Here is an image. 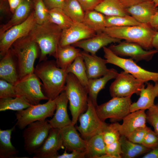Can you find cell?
<instances>
[{
    "mask_svg": "<svg viewBox=\"0 0 158 158\" xmlns=\"http://www.w3.org/2000/svg\"><path fill=\"white\" fill-rule=\"evenodd\" d=\"M34 73L42 81V90L48 100L56 99L64 91L68 73L59 67L56 61L47 60L38 63Z\"/></svg>",
    "mask_w": 158,
    "mask_h": 158,
    "instance_id": "cell-1",
    "label": "cell"
},
{
    "mask_svg": "<svg viewBox=\"0 0 158 158\" xmlns=\"http://www.w3.org/2000/svg\"><path fill=\"white\" fill-rule=\"evenodd\" d=\"M62 29L48 21L37 24L29 34L40 49L39 62L47 60V56L55 57L59 45Z\"/></svg>",
    "mask_w": 158,
    "mask_h": 158,
    "instance_id": "cell-2",
    "label": "cell"
},
{
    "mask_svg": "<svg viewBox=\"0 0 158 158\" xmlns=\"http://www.w3.org/2000/svg\"><path fill=\"white\" fill-rule=\"evenodd\" d=\"M157 31L149 24L106 27L103 31L112 37L138 44L146 50L153 48L152 40Z\"/></svg>",
    "mask_w": 158,
    "mask_h": 158,
    "instance_id": "cell-3",
    "label": "cell"
},
{
    "mask_svg": "<svg viewBox=\"0 0 158 158\" xmlns=\"http://www.w3.org/2000/svg\"><path fill=\"white\" fill-rule=\"evenodd\" d=\"M39 46L30 35L16 41L10 48L16 57L19 79L34 73Z\"/></svg>",
    "mask_w": 158,
    "mask_h": 158,
    "instance_id": "cell-4",
    "label": "cell"
},
{
    "mask_svg": "<svg viewBox=\"0 0 158 158\" xmlns=\"http://www.w3.org/2000/svg\"><path fill=\"white\" fill-rule=\"evenodd\" d=\"M64 91L69 103L73 124H76L80 115L88 107V92L73 74H68Z\"/></svg>",
    "mask_w": 158,
    "mask_h": 158,
    "instance_id": "cell-5",
    "label": "cell"
},
{
    "mask_svg": "<svg viewBox=\"0 0 158 158\" xmlns=\"http://www.w3.org/2000/svg\"><path fill=\"white\" fill-rule=\"evenodd\" d=\"M57 98L48 100L44 104L31 105L25 109L17 111L15 114L17 122L15 125L20 129L23 130L32 122L52 117L56 110Z\"/></svg>",
    "mask_w": 158,
    "mask_h": 158,
    "instance_id": "cell-6",
    "label": "cell"
},
{
    "mask_svg": "<svg viewBox=\"0 0 158 158\" xmlns=\"http://www.w3.org/2000/svg\"><path fill=\"white\" fill-rule=\"evenodd\" d=\"M104 57L107 63L116 65L131 74L144 83L152 80L158 82V72H151L143 69L131 58H121L114 53L109 47L103 48Z\"/></svg>",
    "mask_w": 158,
    "mask_h": 158,
    "instance_id": "cell-7",
    "label": "cell"
},
{
    "mask_svg": "<svg viewBox=\"0 0 158 158\" xmlns=\"http://www.w3.org/2000/svg\"><path fill=\"white\" fill-rule=\"evenodd\" d=\"M51 128L46 120L37 121L28 124L23 133L24 150L29 154H33L43 144Z\"/></svg>",
    "mask_w": 158,
    "mask_h": 158,
    "instance_id": "cell-8",
    "label": "cell"
},
{
    "mask_svg": "<svg viewBox=\"0 0 158 158\" xmlns=\"http://www.w3.org/2000/svg\"><path fill=\"white\" fill-rule=\"evenodd\" d=\"M131 97H113L108 101L97 105L96 109L99 117L104 122L109 118L113 123L122 120L130 113Z\"/></svg>",
    "mask_w": 158,
    "mask_h": 158,
    "instance_id": "cell-9",
    "label": "cell"
},
{
    "mask_svg": "<svg viewBox=\"0 0 158 158\" xmlns=\"http://www.w3.org/2000/svg\"><path fill=\"white\" fill-rule=\"evenodd\" d=\"M14 85L17 96L25 97L31 105L48 100L43 92L42 83L34 73L19 79Z\"/></svg>",
    "mask_w": 158,
    "mask_h": 158,
    "instance_id": "cell-10",
    "label": "cell"
},
{
    "mask_svg": "<svg viewBox=\"0 0 158 158\" xmlns=\"http://www.w3.org/2000/svg\"><path fill=\"white\" fill-rule=\"evenodd\" d=\"M78 120L80 125L75 127L86 140L102 132L107 124L99 117L96 107L89 97L87 109L80 115Z\"/></svg>",
    "mask_w": 158,
    "mask_h": 158,
    "instance_id": "cell-11",
    "label": "cell"
},
{
    "mask_svg": "<svg viewBox=\"0 0 158 158\" xmlns=\"http://www.w3.org/2000/svg\"><path fill=\"white\" fill-rule=\"evenodd\" d=\"M37 24L33 10L24 22L0 35L1 56L2 57L5 55L16 41L29 35Z\"/></svg>",
    "mask_w": 158,
    "mask_h": 158,
    "instance_id": "cell-12",
    "label": "cell"
},
{
    "mask_svg": "<svg viewBox=\"0 0 158 158\" xmlns=\"http://www.w3.org/2000/svg\"><path fill=\"white\" fill-rule=\"evenodd\" d=\"M144 83L124 71L118 74L109 87L111 96L126 97L134 94L139 95L141 89L145 86Z\"/></svg>",
    "mask_w": 158,
    "mask_h": 158,
    "instance_id": "cell-13",
    "label": "cell"
},
{
    "mask_svg": "<svg viewBox=\"0 0 158 158\" xmlns=\"http://www.w3.org/2000/svg\"><path fill=\"white\" fill-rule=\"evenodd\" d=\"M115 54L120 57H130L136 62L144 60L149 61L157 53L154 49L146 50L137 43L126 41L117 45L112 44L108 47Z\"/></svg>",
    "mask_w": 158,
    "mask_h": 158,
    "instance_id": "cell-14",
    "label": "cell"
},
{
    "mask_svg": "<svg viewBox=\"0 0 158 158\" xmlns=\"http://www.w3.org/2000/svg\"><path fill=\"white\" fill-rule=\"evenodd\" d=\"M96 32L83 22H73L69 28L62 30L59 45L64 47L91 38Z\"/></svg>",
    "mask_w": 158,
    "mask_h": 158,
    "instance_id": "cell-15",
    "label": "cell"
},
{
    "mask_svg": "<svg viewBox=\"0 0 158 158\" xmlns=\"http://www.w3.org/2000/svg\"><path fill=\"white\" fill-rule=\"evenodd\" d=\"M64 147L59 129L51 128L47 137L41 146L34 153L33 158H56L58 151Z\"/></svg>",
    "mask_w": 158,
    "mask_h": 158,
    "instance_id": "cell-16",
    "label": "cell"
},
{
    "mask_svg": "<svg viewBox=\"0 0 158 158\" xmlns=\"http://www.w3.org/2000/svg\"><path fill=\"white\" fill-rule=\"evenodd\" d=\"M121 40L112 37L103 32L96 33L93 37L83 40L72 45L83 49L84 51L92 55L101 48L113 43H119Z\"/></svg>",
    "mask_w": 158,
    "mask_h": 158,
    "instance_id": "cell-17",
    "label": "cell"
},
{
    "mask_svg": "<svg viewBox=\"0 0 158 158\" xmlns=\"http://www.w3.org/2000/svg\"><path fill=\"white\" fill-rule=\"evenodd\" d=\"M122 120L121 124L116 122L114 123L121 135L127 137L136 129L146 126V113L145 110H138L130 112Z\"/></svg>",
    "mask_w": 158,
    "mask_h": 158,
    "instance_id": "cell-18",
    "label": "cell"
},
{
    "mask_svg": "<svg viewBox=\"0 0 158 158\" xmlns=\"http://www.w3.org/2000/svg\"><path fill=\"white\" fill-rule=\"evenodd\" d=\"M86 68L89 79L100 78L107 73L110 70L106 65V59L84 51H81Z\"/></svg>",
    "mask_w": 158,
    "mask_h": 158,
    "instance_id": "cell-19",
    "label": "cell"
},
{
    "mask_svg": "<svg viewBox=\"0 0 158 158\" xmlns=\"http://www.w3.org/2000/svg\"><path fill=\"white\" fill-rule=\"evenodd\" d=\"M74 125H71L59 129L63 145L67 151H85L86 140L81 138Z\"/></svg>",
    "mask_w": 158,
    "mask_h": 158,
    "instance_id": "cell-20",
    "label": "cell"
},
{
    "mask_svg": "<svg viewBox=\"0 0 158 158\" xmlns=\"http://www.w3.org/2000/svg\"><path fill=\"white\" fill-rule=\"evenodd\" d=\"M0 78L13 85L19 79L16 59L11 48L0 60Z\"/></svg>",
    "mask_w": 158,
    "mask_h": 158,
    "instance_id": "cell-21",
    "label": "cell"
},
{
    "mask_svg": "<svg viewBox=\"0 0 158 158\" xmlns=\"http://www.w3.org/2000/svg\"><path fill=\"white\" fill-rule=\"evenodd\" d=\"M68 100L65 92L57 97L56 112L53 118L47 120L52 128H61L72 123L68 116L67 106Z\"/></svg>",
    "mask_w": 158,
    "mask_h": 158,
    "instance_id": "cell-22",
    "label": "cell"
},
{
    "mask_svg": "<svg viewBox=\"0 0 158 158\" xmlns=\"http://www.w3.org/2000/svg\"><path fill=\"white\" fill-rule=\"evenodd\" d=\"M125 9L137 21L143 24H149L152 17L158 11L152 0L142 2Z\"/></svg>",
    "mask_w": 158,
    "mask_h": 158,
    "instance_id": "cell-23",
    "label": "cell"
},
{
    "mask_svg": "<svg viewBox=\"0 0 158 158\" xmlns=\"http://www.w3.org/2000/svg\"><path fill=\"white\" fill-rule=\"evenodd\" d=\"M145 87L141 89L138 100L131 104L130 112L148 109L154 104V99L158 97V82L155 83L154 85L147 83V87Z\"/></svg>",
    "mask_w": 158,
    "mask_h": 158,
    "instance_id": "cell-24",
    "label": "cell"
},
{
    "mask_svg": "<svg viewBox=\"0 0 158 158\" xmlns=\"http://www.w3.org/2000/svg\"><path fill=\"white\" fill-rule=\"evenodd\" d=\"M34 9L33 0H22L11 19L0 26V35L11 27L25 20Z\"/></svg>",
    "mask_w": 158,
    "mask_h": 158,
    "instance_id": "cell-25",
    "label": "cell"
},
{
    "mask_svg": "<svg viewBox=\"0 0 158 158\" xmlns=\"http://www.w3.org/2000/svg\"><path fill=\"white\" fill-rule=\"evenodd\" d=\"M118 74L116 70L112 68L102 78L89 79L87 88L88 97L96 107L97 105V98L99 92L104 88L109 80L115 79Z\"/></svg>",
    "mask_w": 158,
    "mask_h": 158,
    "instance_id": "cell-26",
    "label": "cell"
},
{
    "mask_svg": "<svg viewBox=\"0 0 158 158\" xmlns=\"http://www.w3.org/2000/svg\"><path fill=\"white\" fill-rule=\"evenodd\" d=\"M75 47L72 45L64 47L59 45L55 57L59 67L66 70L75 59L80 55V50Z\"/></svg>",
    "mask_w": 158,
    "mask_h": 158,
    "instance_id": "cell-27",
    "label": "cell"
},
{
    "mask_svg": "<svg viewBox=\"0 0 158 158\" xmlns=\"http://www.w3.org/2000/svg\"><path fill=\"white\" fill-rule=\"evenodd\" d=\"M16 126L9 129H0V158H18L19 151L12 144L11 135Z\"/></svg>",
    "mask_w": 158,
    "mask_h": 158,
    "instance_id": "cell-28",
    "label": "cell"
},
{
    "mask_svg": "<svg viewBox=\"0 0 158 158\" xmlns=\"http://www.w3.org/2000/svg\"><path fill=\"white\" fill-rule=\"evenodd\" d=\"M119 141L121 144L122 158H135L148 152L151 150L142 144L135 143L130 141L124 135H121Z\"/></svg>",
    "mask_w": 158,
    "mask_h": 158,
    "instance_id": "cell-29",
    "label": "cell"
},
{
    "mask_svg": "<svg viewBox=\"0 0 158 158\" xmlns=\"http://www.w3.org/2000/svg\"><path fill=\"white\" fill-rule=\"evenodd\" d=\"M106 145L102 132L93 136L86 140L85 151L86 158H97L106 154Z\"/></svg>",
    "mask_w": 158,
    "mask_h": 158,
    "instance_id": "cell-30",
    "label": "cell"
},
{
    "mask_svg": "<svg viewBox=\"0 0 158 158\" xmlns=\"http://www.w3.org/2000/svg\"><path fill=\"white\" fill-rule=\"evenodd\" d=\"M94 10L105 16H124L128 14L119 0H102Z\"/></svg>",
    "mask_w": 158,
    "mask_h": 158,
    "instance_id": "cell-31",
    "label": "cell"
},
{
    "mask_svg": "<svg viewBox=\"0 0 158 158\" xmlns=\"http://www.w3.org/2000/svg\"><path fill=\"white\" fill-rule=\"evenodd\" d=\"M83 23L96 33L103 32L106 28L105 16L95 10L85 12Z\"/></svg>",
    "mask_w": 158,
    "mask_h": 158,
    "instance_id": "cell-32",
    "label": "cell"
},
{
    "mask_svg": "<svg viewBox=\"0 0 158 158\" xmlns=\"http://www.w3.org/2000/svg\"><path fill=\"white\" fill-rule=\"evenodd\" d=\"M66 71L68 73H71L74 75L87 90L89 79L87 74L85 63L81 54L75 59L72 63L68 67Z\"/></svg>",
    "mask_w": 158,
    "mask_h": 158,
    "instance_id": "cell-33",
    "label": "cell"
},
{
    "mask_svg": "<svg viewBox=\"0 0 158 158\" xmlns=\"http://www.w3.org/2000/svg\"><path fill=\"white\" fill-rule=\"evenodd\" d=\"M31 105L24 97L0 98V111L7 110L18 111L26 109Z\"/></svg>",
    "mask_w": 158,
    "mask_h": 158,
    "instance_id": "cell-34",
    "label": "cell"
},
{
    "mask_svg": "<svg viewBox=\"0 0 158 158\" xmlns=\"http://www.w3.org/2000/svg\"><path fill=\"white\" fill-rule=\"evenodd\" d=\"M74 22H83L85 11L78 0H64L62 8Z\"/></svg>",
    "mask_w": 158,
    "mask_h": 158,
    "instance_id": "cell-35",
    "label": "cell"
},
{
    "mask_svg": "<svg viewBox=\"0 0 158 158\" xmlns=\"http://www.w3.org/2000/svg\"><path fill=\"white\" fill-rule=\"evenodd\" d=\"M48 20L57 25L62 30L69 28L74 22L63 9L59 8L49 10Z\"/></svg>",
    "mask_w": 158,
    "mask_h": 158,
    "instance_id": "cell-36",
    "label": "cell"
},
{
    "mask_svg": "<svg viewBox=\"0 0 158 158\" xmlns=\"http://www.w3.org/2000/svg\"><path fill=\"white\" fill-rule=\"evenodd\" d=\"M143 24L128 14L124 16H105L106 27L140 25Z\"/></svg>",
    "mask_w": 158,
    "mask_h": 158,
    "instance_id": "cell-37",
    "label": "cell"
},
{
    "mask_svg": "<svg viewBox=\"0 0 158 158\" xmlns=\"http://www.w3.org/2000/svg\"><path fill=\"white\" fill-rule=\"evenodd\" d=\"M34 10L36 23L42 24L48 21L49 10L43 0H33Z\"/></svg>",
    "mask_w": 158,
    "mask_h": 158,
    "instance_id": "cell-38",
    "label": "cell"
},
{
    "mask_svg": "<svg viewBox=\"0 0 158 158\" xmlns=\"http://www.w3.org/2000/svg\"><path fill=\"white\" fill-rule=\"evenodd\" d=\"M102 133L106 145L118 140L121 136L114 123L109 124L107 123L103 128Z\"/></svg>",
    "mask_w": 158,
    "mask_h": 158,
    "instance_id": "cell-39",
    "label": "cell"
},
{
    "mask_svg": "<svg viewBox=\"0 0 158 158\" xmlns=\"http://www.w3.org/2000/svg\"><path fill=\"white\" fill-rule=\"evenodd\" d=\"M146 113L147 121L153 127L154 131L158 135V104H154L147 109Z\"/></svg>",
    "mask_w": 158,
    "mask_h": 158,
    "instance_id": "cell-40",
    "label": "cell"
},
{
    "mask_svg": "<svg viewBox=\"0 0 158 158\" xmlns=\"http://www.w3.org/2000/svg\"><path fill=\"white\" fill-rule=\"evenodd\" d=\"M150 128L146 126L139 127L134 130L127 138L128 140L133 142L142 144Z\"/></svg>",
    "mask_w": 158,
    "mask_h": 158,
    "instance_id": "cell-41",
    "label": "cell"
},
{
    "mask_svg": "<svg viewBox=\"0 0 158 158\" xmlns=\"http://www.w3.org/2000/svg\"><path fill=\"white\" fill-rule=\"evenodd\" d=\"M17 97L13 85L2 79L0 80V98Z\"/></svg>",
    "mask_w": 158,
    "mask_h": 158,
    "instance_id": "cell-42",
    "label": "cell"
},
{
    "mask_svg": "<svg viewBox=\"0 0 158 158\" xmlns=\"http://www.w3.org/2000/svg\"><path fill=\"white\" fill-rule=\"evenodd\" d=\"M142 144L151 149L158 147V135L150 128Z\"/></svg>",
    "mask_w": 158,
    "mask_h": 158,
    "instance_id": "cell-43",
    "label": "cell"
},
{
    "mask_svg": "<svg viewBox=\"0 0 158 158\" xmlns=\"http://www.w3.org/2000/svg\"><path fill=\"white\" fill-rule=\"evenodd\" d=\"M105 152L114 156V158H121L122 153L121 145L119 140L106 145Z\"/></svg>",
    "mask_w": 158,
    "mask_h": 158,
    "instance_id": "cell-44",
    "label": "cell"
},
{
    "mask_svg": "<svg viewBox=\"0 0 158 158\" xmlns=\"http://www.w3.org/2000/svg\"><path fill=\"white\" fill-rule=\"evenodd\" d=\"M84 11L94 10L102 0H78Z\"/></svg>",
    "mask_w": 158,
    "mask_h": 158,
    "instance_id": "cell-45",
    "label": "cell"
},
{
    "mask_svg": "<svg viewBox=\"0 0 158 158\" xmlns=\"http://www.w3.org/2000/svg\"><path fill=\"white\" fill-rule=\"evenodd\" d=\"M86 158L85 151L73 150L71 153H68L65 150L61 155L59 154L56 158Z\"/></svg>",
    "mask_w": 158,
    "mask_h": 158,
    "instance_id": "cell-46",
    "label": "cell"
},
{
    "mask_svg": "<svg viewBox=\"0 0 158 158\" xmlns=\"http://www.w3.org/2000/svg\"><path fill=\"white\" fill-rule=\"evenodd\" d=\"M46 7L48 10L55 8H62L64 0H43Z\"/></svg>",
    "mask_w": 158,
    "mask_h": 158,
    "instance_id": "cell-47",
    "label": "cell"
},
{
    "mask_svg": "<svg viewBox=\"0 0 158 158\" xmlns=\"http://www.w3.org/2000/svg\"><path fill=\"white\" fill-rule=\"evenodd\" d=\"M0 11L1 14L11 12L9 3L7 0H0Z\"/></svg>",
    "mask_w": 158,
    "mask_h": 158,
    "instance_id": "cell-48",
    "label": "cell"
},
{
    "mask_svg": "<svg viewBox=\"0 0 158 158\" xmlns=\"http://www.w3.org/2000/svg\"><path fill=\"white\" fill-rule=\"evenodd\" d=\"M152 0H119L125 8L146 1Z\"/></svg>",
    "mask_w": 158,
    "mask_h": 158,
    "instance_id": "cell-49",
    "label": "cell"
},
{
    "mask_svg": "<svg viewBox=\"0 0 158 158\" xmlns=\"http://www.w3.org/2000/svg\"><path fill=\"white\" fill-rule=\"evenodd\" d=\"M11 13H14L20 4L22 0H7Z\"/></svg>",
    "mask_w": 158,
    "mask_h": 158,
    "instance_id": "cell-50",
    "label": "cell"
},
{
    "mask_svg": "<svg viewBox=\"0 0 158 158\" xmlns=\"http://www.w3.org/2000/svg\"><path fill=\"white\" fill-rule=\"evenodd\" d=\"M149 25L155 30L158 31V11L152 17Z\"/></svg>",
    "mask_w": 158,
    "mask_h": 158,
    "instance_id": "cell-51",
    "label": "cell"
},
{
    "mask_svg": "<svg viewBox=\"0 0 158 158\" xmlns=\"http://www.w3.org/2000/svg\"><path fill=\"white\" fill-rule=\"evenodd\" d=\"M143 156V158H158V147L151 149Z\"/></svg>",
    "mask_w": 158,
    "mask_h": 158,
    "instance_id": "cell-52",
    "label": "cell"
},
{
    "mask_svg": "<svg viewBox=\"0 0 158 158\" xmlns=\"http://www.w3.org/2000/svg\"><path fill=\"white\" fill-rule=\"evenodd\" d=\"M152 44L153 48L157 51L158 55V31H157L153 38Z\"/></svg>",
    "mask_w": 158,
    "mask_h": 158,
    "instance_id": "cell-53",
    "label": "cell"
},
{
    "mask_svg": "<svg viewBox=\"0 0 158 158\" xmlns=\"http://www.w3.org/2000/svg\"><path fill=\"white\" fill-rule=\"evenodd\" d=\"M97 158H114V157L110 154L106 153L99 156Z\"/></svg>",
    "mask_w": 158,
    "mask_h": 158,
    "instance_id": "cell-54",
    "label": "cell"
},
{
    "mask_svg": "<svg viewBox=\"0 0 158 158\" xmlns=\"http://www.w3.org/2000/svg\"><path fill=\"white\" fill-rule=\"evenodd\" d=\"M154 2L155 6L157 7L158 6V0H152Z\"/></svg>",
    "mask_w": 158,
    "mask_h": 158,
    "instance_id": "cell-55",
    "label": "cell"
}]
</instances>
